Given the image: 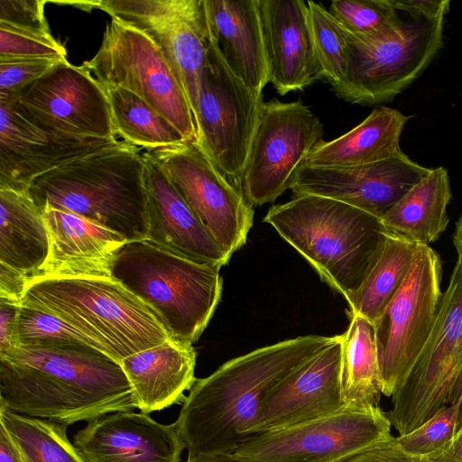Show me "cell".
Wrapping results in <instances>:
<instances>
[{"label": "cell", "instance_id": "cell-1", "mask_svg": "<svg viewBox=\"0 0 462 462\" xmlns=\"http://www.w3.org/2000/svg\"><path fill=\"white\" fill-rule=\"evenodd\" d=\"M0 406L67 426L137 408L120 363L81 343L17 346L0 356Z\"/></svg>", "mask_w": 462, "mask_h": 462}, {"label": "cell", "instance_id": "cell-2", "mask_svg": "<svg viewBox=\"0 0 462 462\" xmlns=\"http://www.w3.org/2000/svg\"><path fill=\"white\" fill-rule=\"evenodd\" d=\"M337 336H302L233 358L197 379L174 422L188 456L231 453L253 438L269 393Z\"/></svg>", "mask_w": 462, "mask_h": 462}, {"label": "cell", "instance_id": "cell-3", "mask_svg": "<svg viewBox=\"0 0 462 462\" xmlns=\"http://www.w3.org/2000/svg\"><path fill=\"white\" fill-rule=\"evenodd\" d=\"M346 302L358 290L384 244L380 217L333 199L294 195L264 217Z\"/></svg>", "mask_w": 462, "mask_h": 462}, {"label": "cell", "instance_id": "cell-4", "mask_svg": "<svg viewBox=\"0 0 462 462\" xmlns=\"http://www.w3.org/2000/svg\"><path fill=\"white\" fill-rule=\"evenodd\" d=\"M140 148L116 145L71 162L34 179L27 193L42 210H67L126 238L148 232L145 162Z\"/></svg>", "mask_w": 462, "mask_h": 462}, {"label": "cell", "instance_id": "cell-5", "mask_svg": "<svg viewBox=\"0 0 462 462\" xmlns=\"http://www.w3.org/2000/svg\"><path fill=\"white\" fill-rule=\"evenodd\" d=\"M220 267L149 239L127 241L116 252L111 278L139 298L171 338L192 345L221 299Z\"/></svg>", "mask_w": 462, "mask_h": 462}, {"label": "cell", "instance_id": "cell-6", "mask_svg": "<svg viewBox=\"0 0 462 462\" xmlns=\"http://www.w3.org/2000/svg\"><path fill=\"white\" fill-rule=\"evenodd\" d=\"M21 305L58 317L118 363L171 338L148 307L113 278H37Z\"/></svg>", "mask_w": 462, "mask_h": 462}, {"label": "cell", "instance_id": "cell-7", "mask_svg": "<svg viewBox=\"0 0 462 462\" xmlns=\"http://www.w3.org/2000/svg\"><path fill=\"white\" fill-rule=\"evenodd\" d=\"M401 12L391 27L372 34L345 30L346 71L334 92L361 106L391 102L430 66L444 43L445 14L418 11L411 0H393Z\"/></svg>", "mask_w": 462, "mask_h": 462}, {"label": "cell", "instance_id": "cell-8", "mask_svg": "<svg viewBox=\"0 0 462 462\" xmlns=\"http://www.w3.org/2000/svg\"><path fill=\"white\" fill-rule=\"evenodd\" d=\"M391 397L386 414L399 435L458 402L457 432L462 429V255H457L427 342Z\"/></svg>", "mask_w": 462, "mask_h": 462}, {"label": "cell", "instance_id": "cell-9", "mask_svg": "<svg viewBox=\"0 0 462 462\" xmlns=\"http://www.w3.org/2000/svg\"><path fill=\"white\" fill-rule=\"evenodd\" d=\"M83 65L104 88L134 93L168 119L186 141L197 142L195 121L181 85L160 48L145 33L111 18L97 52Z\"/></svg>", "mask_w": 462, "mask_h": 462}, {"label": "cell", "instance_id": "cell-10", "mask_svg": "<svg viewBox=\"0 0 462 462\" xmlns=\"http://www.w3.org/2000/svg\"><path fill=\"white\" fill-rule=\"evenodd\" d=\"M441 277L439 254L419 245L404 282L373 324L384 396L404 381L431 333Z\"/></svg>", "mask_w": 462, "mask_h": 462}, {"label": "cell", "instance_id": "cell-11", "mask_svg": "<svg viewBox=\"0 0 462 462\" xmlns=\"http://www.w3.org/2000/svg\"><path fill=\"white\" fill-rule=\"evenodd\" d=\"M263 101V96L254 94L230 70L210 27L208 58L200 79L197 143L238 187Z\"/></svg>", "mask_w": 462, "mask_h": 462}, {"label": "cell", "instance_id": "cell-12", "mask_svg": "<svg viewBox=\"0 0 462 462\" xmlns=\"http://www.w3.org/2000/svg\"><path fill=\"white\" fill-rule=\"evenodd\" d=\"M323 125L301 101H263L240 187L253 207L276 200L314 146Z\"/></svg>", "mask_w": 462, "mask_h": 462}, {"label": "cell", "instance_id": "cell-13", "mask_svg": "<svg viewBox=\"0 0 462 462\" xmlns=\"http://www.w3.org/2000/svg\"><path fill=\"white\" fill-rule=\"evenodd\" d=\"M111 18L145 33L178 78L196 125L200 79L210 43L205 0H106L88 2Z\"/></svg>", "mask_w": 462, "mask_h": 462}, {"label": "cell", "instance_id": "cell-14", "mask_svg": "<svg viewBox=\"0 0 462 462\" xmlns=\"http://www.w3.org/2000/svg\"><path fill=\"white\" fill-rule=\"evenodd\" d=\"M145 152L225 252L232 256L245 244L254 220L253 206L196 141Z\"/></svg>", "mask_w": 462, "mask_h": 462}, {"label": "cell", "instance_id": "cell-15", "mask_svg": "<svg viewBox=\"0 0 462 462\" xmlns=\"http://www.w3.org/2000/svg\"><path fill=\"white\" fill-rule=\"evenodd\" d=\"M379 406L346 407L330 416L254 435L234 455L252 462H332L392 436Z\"/></svg>", "mask_w": 462, "mask_h": 462}, {"label": "cell", "instance_id": "cell-16", "mask_svg": "<svg viewBox=\"0 0 462 462\" xmlns=\"http://www.w3.org/2000/svg\"><path fill=\"white\" fill-rule=\"evenodd\" d=\"M5 103L48 129L117 139L106 89L85 65H72L67 59Z\"/></svg>", "mask_w": 462, "mask_h": 462}, {"label": "cell", "instance_id": "cell-17", "mask_svg": "<svg viewBox=\"0 0 462 462\" xmlns=\"http://www.w3.org/2000/svg\"><path fill=\"white\" fill-rule=\"evenodd\" d=\"M430 170L401 150L388 159L365 165L302 164L290 189L294 195L309 194L339 200L382 218Z\"/></svg>", "mask_w": 462, "mask_h": 462}, {"label": "cell", "instance_id": "cell-18", "mask_svg": "<svg viewBox=\"0 0 462 462\" xmlns=\"http://www.w3.org/2000/svg\"><path fill=\"white\" fill-rule=\"evenodd\" d=\"M119 142L48 129L0 102V189L27 191L37 177Z\"/></svg>", "mask_w": 462, "mask_h": 462}, {"label": "cell", "instance_id": "cell-19", "mask_svg": "<svg viewBox=\"0 0 462 462\" xmlns=\"http://www.w3.org/2000/svg\"><path fill=\"white\" fill-rule=\"evenodd\" d=\"M341 341L337 339L297 368L264 399L255 433L311 422L343 409Z\"/></svg>", "mask_w": 462, "mask_h": 462}, {"label": "cell", "instance_id": "cell-20", "mask_svg": "<svg viewBox=\"0 0 462 462\" xmlns=\"http://www.w3.org/2000/svg\"><path fill=\"white\" fill-rule=\"evenodd\" d=\"M268 78L278 94L300 91L323 80L303 0H257Z\"/></svg>", "mask_w": 462, "mask_h": 462}, {"label": "cell", "instance_id": "cell-21", "mask_svg": "<svg viewBox=\"0 0 462 462\" xmlns=\"http://www.w3.org/2000/svg\"><path fill=\"white\" fill-rule=\"evenodd\" d=\"M88 462H180L185 444L175 424L118 411L91 420L73 438Z\"/></svg>", "mask_w": 462, "mask_h": 462}, {"label": "cell", "instance_id": "cell-22", "mask_svg": "<svg viewBox=\"0 0 462 462\" xmlns=\"http://www.w3.org/2000/svg\"><path fill=\"white\" fill-rule=\"evenodd\" d=\"M41 211L49 254L34 279L111 278L115 255L127 242L125 236L67 210L45 207Z\"/></svg>", "mask_w": 462, "mask_h": 462}, {"label": "cell", "instance_id": "cell-23", "mask_svg": "<svg viewBox=\"0 0 462 462\" xmlns=\"http://www.w3.org/2000/svg\"><path fill=\"white\" fill-rule=\"evenodd\" d=\"M147 190L146 239L199 262L222 267L230 255L215 241L179 190L143 152Z\"/></svg>", "mask_w": 462, "mask_h": 462}, {"label": "cell", "instance_id": "cell-24", "mask_svg": "<svg viewBox=\"0 0 462 462\" xmlns=\"http://www.w3.org/2000/svg\"><path fill=\"white\" fill-rule=\"evenodd\" d=\"M212 35L230 70L255 95L269 82L257 0H205Z\"/></svg>", "mask_w": 462, "mask_h": 462}, {"label": "cell", "instance_id": "cell-25", "mask_svg": "<svg viewBox=\"0 0 462 462\" xmlns=\"http://www.w3.org/2000/svg\"><path fill=\"white\" fill-rule=\"evenodd\" d=\"M120 365L132 386L136 407L145 414L183 402L184 392L197 380L192 345L173 338L129 356Z\"/></svg>", "mask_w": 462, "mask_h": 462}, {"label": "cell", "instance_id": "cell-26", "mask_svg": "<svg viewBox=\"0 0 462 462\" xmlns=\"http://www.w3.org/2000/svg\"><path fill=\"white\" fill-rule=\"evenodd\" d=\"M410 116L381 106L356 126L331 141L320 140L303 164L316 167H351L388 159L399 151L401 134Z\"/></svg>", "mask_w": 462, "mask_h": 462}, {"label": "cell", "instance_id": "cell-27", "mask_svg": "<svg viewBox=\"0 0 462 462\" xmlns=\"http://www.w3.org/2000/svg\"><path fill=\"white\" fill-rule=\"evenodd\" d=\"M49 254L42 211L27 191L0 189V263L34 279Z\"/></svg>", "mask_w": 462, "mask_h": 462}, {"label": "cell", "instance_id": "cell-28", "mask_svg": "<svg viewBox=\"0 0 462 462\" xmlns=\"http://www.w3.org/2000/svg\"><path fill=\"white\" fill-rule=\"evenodd\" d=\"M450 179L443 166L430 171L411 189L381 220L385 228L417 245H429L449 222Z\"/></svg>", "mask_w": 462, "mask_h": 462}, {"label": "cell", "instance_id": "cell-29", "mask_svg": "<svg viewBox=\"0 0 462 462\" xmlns=\"http://www.w3.org/2000/svg\"><path fill=\"white\" fill-rule=\"evenodd\" d=\"M349 325L340 335V386L345 407L379 406L382 379L373 324L348 315Z\"/></svg>", "mask_w": 462, "mask_h": 462}, {"label": "cell", "instance_id": "cell-30", "mask_svg": "<svg viewBox=\"0 0 462 462\" xmlns=\"http://www.w3.org/2000/svg\"><path fill=\"white\" fill-rule=\"evenodd\" d=\"M418 245L388 231L374 263L347 301V314L361 316L374 324L404 282Z\"/></svg>", "mask_w": 462, "mask_h": 462}, {"label": "cell", "instance_id": "cell-31", "mask_svg": "<svg viewBox=\"0 0 462 462\" xmlns=\"http://www.w3.org/2000/svg\"><path fill=\"white\" fill-rule=\"evenodd\" d=\"M116 136L146 152L187 142L162 115L134 93L105 88Z\"/></svg>", "mask_w": 462, "mask_h": 462}, {"label": "cell", "instance_id": "cell-32", "mask_svg": "<svg viewBox=\"0 0 462 462\" xmlns=\"http://www.w3.org/2000/svg\"><path fill=\"white\" fill-rule=\"evenodd\" d=\"M2 423L23 462H88L67 435V425L16 413L0 406Z\"/></svg>", "mask_w": 462, "mask_h": 462}, {"label": "cell", "instance_id": "cell-33", "mask_svg": "<svg viewBox=\"0 0 462 462\" xmlns=\"http://www.w3.org/2000/svg\"><path fill=\"white\" fill-rule=\"evenodd\" d=\"M307 4L323 79L334 89L342 83L346 71L347 48L345 30L323 5L313 1H307Z\"/></svg>", "mask_w": 462, "mask_h": 462}, {"label": "cell", "instance_id": "cell-34", "mask_svg": "<svg viewBox=\"0 0 462 462\" xmlns=\"http://www.w3.org/2000/svg\"><path fill=\"white\" fill-rule=\"evenodd\" d=\"M61 343L87 344L105 352L96 341L58 317L37 308L20 305L13 346Z\"/></svg>", "mask_w": 462, "mask_h": 462}, {"label": "cell", "instance_id": "cell-35", "mask_svg": "<svg viewBox=\"0 0 462 462\" xmlns=\"http://www.w3.org/2000/svg\"><path fill=\"white\" fill-rule=\"evenodd\" d=\"M328 12L352 34H372L393 25L401 12L393 0H335Z\"/></svg>", "mask_w": 462, "mask_h": 462}, {"label": "cell", "instance_id": "cell-36", "mask_svg": "<svg viewBox=\"0 0 462 462\" xmlns=\"http://www.w3.org/2000/svg\"><path fill=\"white\" fill-rule=\"evenodd\" d=\"M460 402L442 407L431 418L411 432L395 437L408 454L430 457L446 449L457 434Z\"/></svg>", "mask_w": 462, "mask_h": 462}, {"label": "cell", "instance_id": "cell-37", "mask_svg": "<svg viewBox=\"0 0 462 462\" xmlns=\"http://www.w3.org/2000/svg\"><path fill=\"white\" fill-rule=\"evenodd\" d=\"M66 56V49L53 38L50 28L0 21V60L28 58L64 60Z\"/></svg>", "mask_w": 462, "mask_h": 462}, {"label": "cell", "instance_id": "cell-38", "mask_svg": "<svg viewBox=\"0 0 462 462\" xmlns=\"http://www.w3.org/2000/svg\"><path fill=\"white\" fill-rule=\"evenodd\" d=\"M60 60H63L47 58L0 60V102L14 99L24 88L43 76Z\"/></svg>", "mask_w": 462, "mask_h": 462}, {"label": "cell", "instance_id": "cell-39", "mask_svg": "<svg viewBox=\"0 0 462 462\" xmlns=\"http://www.w3.org/2000/svg\"><path fill=\"white\" fill-rule=\"evenodd\" d=\"M332 462H438L403 451L393 435Z\"/></svg>", "mask_w": 462, "mask_h": 462}, {"label": "cell", "instance_id": "cell-40", "mask_svg": "<svg viewBox=\"0 0 462 462\" xmlns=\"http://www.w3.org/2000/svg\"><path fill=\"white\" fill-rule=\"evenodd\" d=\"M44 1L0 0V21L49 28L44 15Z\"/></svg>", "mask_w": 462, "mask_h": 462}, {"label": "cell", "instance_id": "cell-41", "mask_svg": "<svg viewBox=\"0 0 462 462\" xmlns=\"http://www.w3.org/2000/svg\"><path fill=\"white\" fill-rule=\"evenodd\" d=\"M29 283L23 273L0 263V299L20 303Z\"/></svg>", "mask_w": 462, "mask_h": 462}, {"label": "cell", "instance_id": "cell-42", "mask_svg": "<svg viewBox=\"0 0 462 462\" xmlns=\"http://www.w3.org/2000/svg\"><path fill=\"white\" fill-rule=\"evenodd\" d=\"M20 303L0 299V356L13 347V336Z\"/></svg>", "mask_w": 462, "mask_h": 462}, {"label": "cell", "instance_id": "cell-43", "mask_svg": "<svg viewBox=\"0 0 462 462\" xmlns=\"http://www.w3.org/2000/svg\"><path fill=\"white\" fill-rule=\"evenodd\" d=\"M0 462H23L17 446L2 423H0Z\"/></svg>", "mask_w": 462, "mask_h": 462}, {"label": "cell", "instance_id": "cell-44", "mask_svg": "<svg viewBox=\"0 0 462 462\" xmlns=\"http://www.w3.org/2000/svg\"><path fill=\"white\" fill-rule=\"evenodd\" d=\"M438 462H462V429L457 432L451 444L430 457Z\"/></svg>", "mask_w": 462, "mask_h": 462}, {"label": "cell", "instance_id": "cell-45", "mask_svg": "<svg viewBox=\"0 0 462 462\" xmlns=\"http://www.w3.org/2000/svg\"><path fill=\"white\" fill-rule=\"evenodd\" d=\"M186 462H252L233 453H210L188 456Z\"/></svg>", "mask_w": 462, "mask_h": 462}, {"label": "cell", "instance_id": "cell-46", "mask_svg": "<svg viewBox=\"0 0 462 462\" xmlns=\"http://www.w3.org/2000/svg\"><path fill=\"white\" fill-rule=\"evenodd\" d=\"M453 244L457 255H462V215L456 223V229L453 235Z\"/></svg>", "mask_w": 462, "mask_h": 462}]
</instances>
